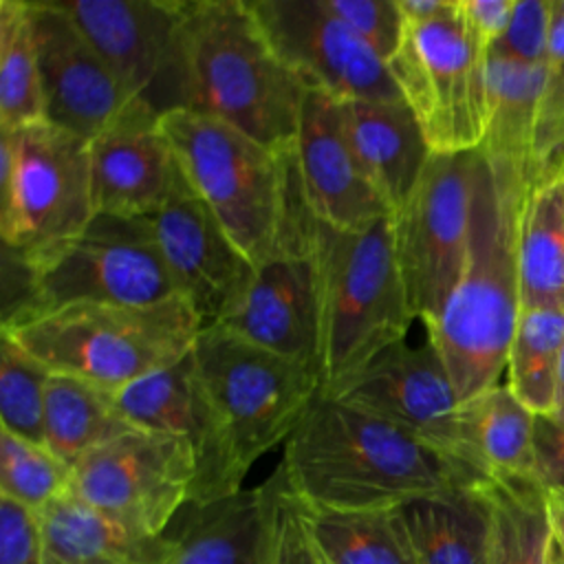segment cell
<instances>
[{
    "label": "cell",
    "mask_w": 564,
    "mask_h": 564,
    "mask_svg": "<svg viewBox=\"0 0 564 564\" xmlns=\"http://www.w3.org/2000/svg\"><path fill=\"white\" fill-rule=\"evenodd\" d=\"M520 308L564 306V172L529 185L518 220Z\"/></svg>",
    "instance_id": "obj_26"
},
{
    "label": "cell",
    "mask_w": 564,
    "mask_h": 564,
    "mask_svg": "<svg viewBox=\"0 0 564 564\" xmlns=\"http://www.w3.org/2000/svg\"><path fill=\"white\" fill-rule=\"evenodd\" d=\"M187 108L293 154L306 88L280 59L249 0H183Z\"/></svg>",
    "instance_id": "obj_4"
},
{
    "label": "cell",
    "mask_w": 564,
    "mask_h": 564,
    "mask_svg": "<svg viewBox=\"0 0 564 564\" xmlns=\"http://www.w3.org/2000/svg\"><path fill=\"white\" fill-rule=\"evenodd\" d=\"M93 198L97 214L148 218L183 178L159 119L123 123L90 141Z\"/></svg>",
    "instance_id": "obj_21"
},
{
    "label": "cell",
    "mask_w": 564,
    "mask_h": 564,
    "mask_svg": "<svg viewBox=\"0 0 564 564\" xmlns=\"http://www.w3.org/2000/svg\"><path fill=\"white\" fill-rule=\"evenodd\" d=\"M178 297L207 324L238 302L256 267L227 236L183 176L165 205L145 218Z\"/></svg>",
    "instance_id": "obj_17"
},
{
    "label": "cell",
    "mask_w": 564,
    "mask_h": 564,
    "mask_svg": "<svg viewBox=\"0 0 564 564\" xmlns=\"http://www.w3.org/2000/svg\"><path fill=\"white\" fill-rule=\"evenodd\" d=\"M73 467L46 445L0 427V496L33 511L70 491Z\"/></svg>",
    "instance_id": "obj_34"
},
{
    "label": "cell",
    "mask_w": 564,
    "mask_h": 564,
    "mask_svg": "<svg viewBox=\"0 0 564 564\" xmlns=\"http://www.w3.org/2000/svg\"><path fill=\"white\" fill-rule=\"evenodd\" d=\"M330 399L375 414L441 454L491 478L465 423L463 401L436 348L399 341L381 352Z\"/></svg>",
    "instance_id": "obj_14"
},
{
    "label": "cell",
    "mask_w": 564,
    "mask_h": 564,
    "mask_svg": "<svg viewBox=\"0 0 564 564\" xmlns=\"http://www.w3.org/2000/svg\"><path fill=\"white\" fill-rule=\"evenodd\" d=\"M35 513L44 564H161L165 553L163 535L137 538L73 491Z\"/></svg>",
    "instance_id": "obj_25"
},
{
    "label": "cell",
    "mask_w": 564,
    "mask_h": 564,
    "mask_svg": "<svg viewBox=\"0 0 564 564\" xmlns=\"http://www.w3.org/2000/svg\"><path fill=\"white\" fill-rule=\"evenodd\" d=\"M218 326L315 370L317 302L308 240L256 267Z\"/></svg>",
    "instance_id": "obj_20"
},
{
    "label": "cell",
    "mask_w": 564,
    "mask_h": 564,
    "mask_svg": "<svg viewBox=\"0 0 564 564\" xmlns=\"http://www.w3.org/2000/svg\"><path fill=\"white\" fill-rule=\"evenodd\" d=\"M46 121L29 0H0V130Z\"/></svg>",
    "instance_id": "obj_33"
},
{
    "label": "cell",
    "mask_w": 564,
    "mask_h": 564,
    "mask_svg": "<svg viewBox=\"0 0 564 564\" xmlns=\"http://www.w3.org/2000/svg\"><path fill=\"white\" fill-rule=\"evenodd\" d=\"M546 66H564V0H551V33Z\"/></svg>",
    "instance_id": "obj_42"
},
{
    "label": "cell",
    "mask_w": 564,
    "mask_h": 564,
    "mask_svg": "<svg viewBox=\"0 0 564 564\" xmlns=\"http://www.w3.org/2000/svg\"><path fill=\"white\" fill-rule=\"evenodd\" d=\"M205 322L181 297L159 304L75 302L2 322L9 335L51 372L117 392L183 361Z\"/></svg>",
    "instance_id": "obj_6"
},
{
    "label": "cell",
    "mask_w": 564,
    "mask_h": 564,
    "mask_svg": "<svg viewBox=\"0 0 564 564\" xmlns=\"http://www.w3.org/2000/svg\"><path fill=\"white\" fill-rule=\"evenodd\" d=\"M192 366L223 421L242 478L262 454L286 443L322 390L311 366L256 346L218 324L198 333Z\"/></svg>",
    "instance_id": "obj_8"
},
{
    "label": "cell",
    "mask_w": 564,
    "mask_h": 564,
    "mask_svg": "<svg viewBox=\"0 0 564 564\" xmlns=\"http://www.w3.org/2000/svg\"><path fill=\"white\" fill-rule=\"evenodd\" d=\"M267 40L306 90L346 99H403L388 64L324 0H249Z\"/></svg>",
    "instance_id": "obj_15"
},
{
    "label": "cell",
    "mask_w": 564,
    "mask_h": 564,
    "mask_svg": "<svg viewBox=\"0 0 564 564\" xmlns=\"http://www.w3.org/2000/svg\"><path fill=\"white\" fill-rule=\"evenodd\" d=\"M339 112L364 174L390 216L397 214L432 154L412 108L403 99H346L339 101Z\"/></svg>",
    "instance_id": "obj_22"
},
{
    "label": "cell",
    "mask_w": 564,
    "mask_h": 564,
    "mask_svg": "<svg viewBox=\"0 0 564 564\" xmlns=\"http://www.w3.org/2000/svg\"><path fill=\"white\" fill-rule=\"evenodd\" d=\"M134 425L119 412L112 392L77 377L51 372L44 403V445L70 467Z\"/></svg>",
    "instance_id": "obj_28"
},
{
    "label": "cell",
    "mask_w": 564,
    "mask_h": 564,
    "mask_svg": "<svg viewBox=\"0 0 564 564\" xmlns=\"http://www.w3.org/2000/svg\"><path fill=\"white\" fill-rule=\"evenodd\" d=\"M551 33V0H516L511 20L491 55L522 64H546Z\"/></svg>",
    "instance_id": "obj_38"
},
{
    "label": "cell",
    "mask_w": 564,
    "mask_h": 564,
    "mask_svg": "<svg viewBox=\"0 0 564 564\" xmlns=\"http://www.w3.org/2000/svg\"><path fill=\"white\" fill-rule=\"evenodd\" d=\"M46 121L86 139L156 119L121 86L97 46L55 0H29Z\"/></svg>",
    "instance_id": "obj_16"
},
{
    "label": "cell",
    "mask_w": 564,
    "mask_h": 564,
    "mask_svg": "<svg viewBox=\"0 0 564 564\" xmlns=\"http://www.w3.org/2000/svg\"><path fill=\"white\" fill-rule=\"evenodd\" d=\"M533 478L546 494L564 496V423L553 416L535 419Z\"/></svg>",
    "instance_id": "obj_40"
},
{
    "label": "cell",
    "mask_w": 564,
    "mask_h": 564,
    "mask_svg": "<svg viewBox=\"0 0 564 564\" xmlns=\"http://www.w3.org/2000/svg\"><path fill=\"white\" fill-rule=\"evenodd\" d=\"M516 0H458L469 33L489 51L505 33Z\"/></svg>",
    "instance_id": "obj_41"
},
{
    "label": "cell",
    "mask_w": 564,
    "mask_h": 564,
    "mask_svg": "<svg viewBox=\"0 0 564 564\" xmlns=\"http://www.w3.org/2000/svg\"><path fill=\"white\" fill-rule=\"evenodd\" d=\"M156 119L187 108L183 0H55Z\"/></svg>",
    "instance_id": "obj_13"
},
{
    "label": "cell",
    "mask_w": 564,
    "mask_h": 564,
    "mask_svg": "<svg viewBox=\"0 0 564 564\" xmlns=\"http://www.w3.org/2000/svg\"><path fill=\"white\" fill-rule=\"evenodd\" d=\"M478 152L430 154L423 174L392 214L394 258L414 319L425 326L445 308L467 258Z\"/></svg>",
    "instance_id": "obj_10"
},
{
    "label": "cell",
    "mask_w": 564,
    "mask_h": 564,
    "mask_svg": "<svg viewBox=\"0 0 564 564\" xmlns=\"http://www.w3.org/2000/svg\"><path fill=\"white\" fill-rule=\"evenodd\" d=\"M163 533L161 564H260L264 542L262 485L205 505L187 502Z\"/></svg>",
    "instance_id": "obj_24"
},
{
    "label": "cell",
    "mask_w": 564,
    "mask_h": 564,
    "mask_svg": "<svg viewBox=\"0 0 564 564\" xmlns=\"http://www.w3.org/2000/svg\"><path fill=\"white\" fill-rule=\"evenodd\" d=\"M264 542L260 564H326L317 551L297 496L291 491L282 465L262 482Z\"/></svg>",
    "instance_id": "obj_36"
},
{
    "label": "cell",
    "mask_w": 564,
    "mask_h": 564,
    "mask_svg": "<svg viewBox=\"0 0 564 564\" xmlns=\"http://www.w3.org/2000/svg\"><path fill=\"white\" fill-rule=\"evenodd\" d=\"M549 564H564V551L560 549V544L553 540L551 542V551H549Z\"/></svg>",
    "instance_id": "obj_46"
},
{
    "label": "cell",
    "mask_w": 564,
    "mask_h": 564,
    "mask_svg": "<svg viewBox=\"0 0 564 564\" xmlns=\"http://www.w3.org/2000/svg\"><path fill=\"white\" fill-rule=\"evenodd\" d=\"M172 297L178 293L148 220L95 214L79 236L33 264L29 311L75 302L145 306Z\"/></svg>",
    "instance_id": "obj_11"
},
{
    "label": "cell",
    "mask_w": 564,
    "mask_h": 564,
    "mask_svg": "<svg viewBox=\"0 0 564 564\" xmlns=\"http://www.w3.org/2000/svg\"><path fill=\"white\" fill-rule=\"evenodd\" d=\"M159 123L183 176L253 267L306 242L308 209L293 154L194 110Z\"/></svg>",
    "instance_id": "obj_3"
},
{
    "label": "cell",
    "mask_w": 564,
    "mask_h": 564,
    "mask_svg": "<svg viewBox=\"0 0 564 564\" xmlns=\"http://www.w3.org/2000/svg\"><path fill=\"white\" fill-rule=\"evenodd\" d=\"M293 159L302 200L319 223L361 231L390 216L350 148L337 99L306 90Z\"/></svg>",
    "instance_id": "obj_19"
},
{
    "label": "cell",
    "mask_w": 564,
    "mask_h": 564,
    "mask_svg": "<svg viewBox=\"0 0 564 564\" xmlns=\"http://www.w3.org/2000/svg\"><path fill=\"white\" fill-rule=\"evenodd\" d=\"M471 445L489 476L533 478L535 419L513 392L494 386L463 403Z\"/></svg>",
    "instance_id": "obj_30"
},
{
    "label": "cell",
    "mask_w": 564,
    "mask_h": 564,
    "mask_svg": "<svg viewBox=\"0 0 564 564\" xmlns=\"http://www.w3.org/2000/svg\"><path fill=\"white\" fill-rule=\"evenodd\" d=\"M194 478L185 438L132 427L73 465L70 491L132 535L156 540L189 502Z\"/></svg>",
    "instance_id": "obj_12"
},
{
    "label": "cell",
    "mask_w": 564,
    "mask_h": 564,
    "mask_svg": "<svg viewBox=\"0 0 564 564\" xmlns=\"http://www.w3.org/2000/svg\"><path fill=\"white\" fill-rule=\"evenodd\" d=\"M51 370L0 333V427L44 445V403Z\"/></svg>",
    "instance_id": "obj_35"
},
{
    "label": "cell",
    "mask_w": 564,
    "mask_h": 564,
    "mask_svg": "<svg viewBox=\"0 0 564 564\" xmlns=\"http://www.w3.org/2000/svg\"><path fill=\"white\" fill-rule=\"evenodd\" d=\"M324 4L386 64L394 57L403 35V18L397 0H324Z\"/></svg>",
    "instance_id": "obj_37"
},
{
    "label": "cell",
    "mask_w": 564,
    "mask_h": 564,
    "mask_svg": "<svg viewBox=\"0 0 564 564\" xmlns=\"http://www.w3.org/2000/svg\"><path fill=\"white\" fill-rule=\"evenodd\" d=\"M280 465L304 505L337 511L394 509L489 480L388 421L322 394L286 438Z\"/></svg>",
    "instance_id": "obj_1"
},
{
    "label": "cell",
    "mask_w": 564,
    "mask_h": 564,
    "mask_svg": "<svg viewBox=\"0 0 564 564\" xmlns=\"http://www.w3.org/2000/svg\"><path fill=\"white\" fill-rule=\"evenodd\" d=\"M487 48L469 33L458 0L425 22H403L388 62L434 154L474 152L487 126Z\"/></svg>",
    "instance_id": "obj_9"
},
{
    "label": "cell",
    "mask_w": 564,
    "mask_h": 564,
    "mask_svg": "<svg viewBox=\"0 0 564 564\" xmlns=\"http://www.w3.org/2000/svg\"><path fill=\"white\" fill-rule=\"evenodd\" d=\"M485 491L491 507L487 564H549L553 531L546 491L540 482L491 476Z\"/></svg>",
    "instance_id": "obj_29"
},
{
    "label": "cell",
    "mask_w": 564,
    "mask_h": 564,
    "mask_svg": "<svg viewBox=\"0 0 564 564\" xmlns=\"http://www.w3.org/2000/svg\"><path fill=\"white\" fill-rule=\"evenodd\" d=\"M485 482L392 509L412 564H487L491 507Z\"/></svg>",
    "instance_id": "obj_23"
},
{
    "label": "cell",
    "mask_w": 564,
    "mask_h": 564,
    "mask_svg": "<svg viewBox=\"0 0 564 564\" xmlns=\"http://www.w3.org/2000/svg\"><path fill=\"white\" fill-rule=\"evenodd\" d=\"M403 22L416 24L445 13L454 0H397Z\"/></svg>",
    "instance_id": "obj_43"
},
{
    "label": "cell",
    "mask_w": 564,
    "mask_h": 564,
    "mask_svg": "<svg viewBox=\"0 0 564 564\" xmlns=\"http://www.w3.org/2000/svg\"><path fill=\"white\" fill-rule=\"evenodd\" d=\"M564 344V306L520 308L507 355V386L538 416L557 408V366Z\"/></svg>",
    "instance_id": "obj_31"
},
{
    "label": "cell",
    "mask_w": 564,
    "mask_h": 564,
    "mask_svg": "<svg viewBox=\"0 0 564 564\" xmlns=\"http://www.w3.org/2000/svg\"><path fill=\"white\" fill-rule=\"evenodd\" d=\"M476 152L465 267L445 308L425 326L463 403L498 386L507 368L520 315L518 220L529 189L520 167Z\"/></svg>",
    "instance_id": "obj_2"
},
{
    "label": "cell",
    "mask_w": 564,
    "mask_h": 564,
    "mask_svg": "<svg viewBox=\"0 0 564 564\" xmlns=\"http://www.w3.org/2000/svg\"><path fill=\"white\" fill-rule=\"evenodd\" d=\"M546 502H549V518H551L553 540L564 551V496L546 494Z\"/></svg>",
    "instance_id": "obj_44"
},
{
    "label": "cell",
    "mask_w": 564,
    "mask_h": 564,
    "mask_svg": "<svg viewBox=\"0 0 564 564\" xmlns=\"http://www.w3.org/2000/svg\"><path fill=\"white\" fill-rule=\"evenodd\" d=\"M112 397L134 427L181 436L189 443L196 458L192 505H205L242 489L245 478L234 463L223 421L194 372L192 352L183 361L112 392Z\"/></svg>",
    "instance_id": "obj_18"
},
{
    "label": "cell",
    "mask_w": 564,
    "mask_h": 564,
    "mask_svg": "<svg viewBox=\"0 0 564 564\" xmlns=\"http://www.w3.org/2000/svg\"><path fill=\"white\" fill-rule=\"evenodd\" d=\"M564 405V344H562V352H560V366H557V408L555 412ZM553 412V414H555Z\"/></svg>",
    "instance_id": "obj_45"
},
{
    "label": "cell",
    "mask_w": 564,
    "mask_h": 564,
    "mask_svg": "<svg viewBox=\"0 0 564 564\" xmlns=\"http://www.w3.org/2000/svg\"><path fill=\"white\" fill-rule=\"evenodd\" d=\"M90 141L37 121L0 130V236L31 267L95 218Z\"/></svg>",
    "instance_id": "obj_7"
},
{
    "label": "cell",
    "mask_w": 564,
    "mask_h": 564,
    "mask_svg": "<svg viewBox=\"0 0 564 564\" xmlns=\"http://www.w3.org/2000/svg\"><path fill=\"white\" fill-rule=\"evenodd\" d=\"M0 564H44L37 513L0 496Z\"/></svg>",
    "instance_id": "obj_39"
},
{
    "label": "cell",
    "mask_w": 564,
    "mask_h": 564,
    "mask_svg": "<svg viewBox=\"0 0 564 564\" xmlns=\"http://www.w3.org/2000/svg\"><path fill=\"white\" fill-rule=\"evenodd\" d=\"M546 75V64H522L487 53V126L478 150L491 161L520 167L527 181Z\"/></svg>",
    "instance_id": "obj_27"
},
{
    "label": "cell",
    "mask_w": 564,
    "mask_h": 564,
    "mask_svg": "<svg viewBox=\"0 0 564 564\" xmlns=\"http://www.w3.org/2000/svg\"><path fill=\"white\" fill-rule=\"evenodd\" d=\"M300 505L326 564H412L392 509L337 511L308 507L302 500Z\"/></svg>",
    "instance_id": "obj_32"
},
{
    "label": "cell",
    "mask_w": 564,
    "mask_h": 564,
    "mask_svg": "<svg viewBox=\"0 0 564 564\" xmlns=\"http://www.w3.org/2000/svg\"><path fill=\"white\" fill-rule=\"evenodd\" d=\"M551 416H553V419H557V421H562V423H564V405H562V408H560V410H557V412H555V414H551Z\"/></svg>",
    "instance_id": "obj_47"
},
{
    "label": "cell",
    "mask_w": 564,
    "mask_h": 564,
    "mask_svg": "<svg viewBox=\"0 0 564 564\" xmlns=\"http://www.w3.org/2000/svg\"><path fill=\"white\" fill-rule=\"evenodd\" d=\"M315 275L319 394L330 397L399 341L414 322L394 258L392 216L361 231L333 229L308 212Z\"/></svg>",
    "instance_id": "obj_5"
}]
</instances>
